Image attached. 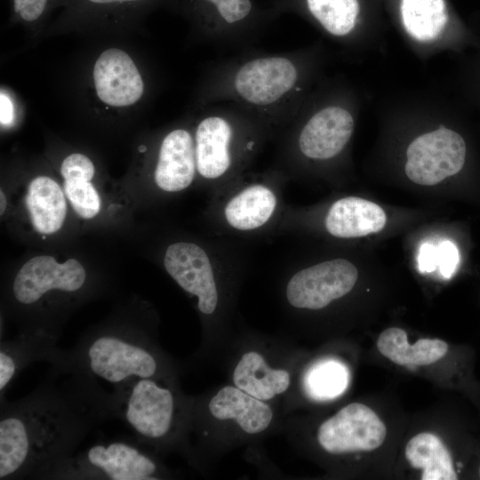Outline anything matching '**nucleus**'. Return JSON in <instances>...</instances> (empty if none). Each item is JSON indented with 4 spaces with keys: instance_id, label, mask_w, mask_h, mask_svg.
<instances>
[{
    "instance_id": "nucleus-1",
    "label": "nucleus",
    "mask_w": 480,
    "mask_h": 480,
    "mask_svg": "<svg viewBox=\"0 0 480 480\" xmlns=\"http://www.w3.org/2000/svg\"><path fill=\"white\" fill-rule=\"evenodd\" d=\"M64 376L60 382L49 370L26 396L0 401V480L44 479L74 454L94 425L111 418L108 393Z\"/></svg>"
},
{
    "instance_id": "nucleus-2",
    "label": "nucleus",
    "mask_w": 480,
    "mask_h": 480,
    "mask_svg": "<svg viewBox=\"0 0 480 480\" xmlns=\"http://www.w3.org/2000/svg\"><path fill=\"white\" fill-rule=\"evenodd\" d=\"M50 370L71 374L108 394L138 378L162 377L164 362L149 332L116 323L88 331L70 349H60Z\"/></svg>"
},
{
    "instance_id": "nucleus-3",
    "label": "nucleus",
    "mask_w": 480,
    "mask_h": 480,
    "mask_svg": "<svg viewBox=\"0 0 480 480\" xmlns=\"http://www.w3.org/2000/svg\"><path fill=\"white\" fill-rule=\"evenodd\" d=\"M111 418L121 420L144 445L160 447L177 436L179 400L161 377L133 379L109 394Z\"/></svg>"
},
{
    "instance_id": "nucleus-4",
    "label": "nucleus",
    "mask_w": 480,
    "mask_h": 480,
    "mask_svg": "<svg viewBox=\"0 0 480 480\" xmlns=\"http://www.w3.org/2000/svg\"><path fill=\"white\" fill-rule=\"evenodd\" d=\"M134 438H113L63 460L44 480H154L162 477L159 462Z\"/></svg>"
},
{
    "instance_id": "nucleus-5",
    "label": "nucleus",
    "mask_w": 480,
    "mask_h": 480,
    "mask_svg": "<svg viewBox=\"0 0 480 480\" xmlns=\"http://www.w3.org/2000/svg\"><path fill=\"white\" fill-rule=\"evenodd\" d=\"M170 0H66L46 29L63 32L124 33L134 29L156 5Z\"/></svg>"
},
{
    "instance_id": "nucleus-6",
    "label": "nucleus",
    "mask_w": 480,
    "mask_h": 480,
    "mask_svg": "<svg viewBox=\"0 0 480 480\" xmlns=\"http://www.w3.org/2000/svg\"><path fill=\"white\" fill-rule=\"evenodd\" d=\"M90 85L96 102L105 109L124 111L137 106L146 91L140 66L124 49L108 47L94 59Z\"/></svg>"
},
{
    "instance_id": "nucleus-7",
    "label": "nucleus",
    "mask_w": 480,
    "mask_h": 480,
    "mask_svg": "<svg viewBox=\"0 0 480 480\" xmlns=\"http://www.w3.org/2000/svg\"><path fill=\"white\" fill-rule=\"evenodd\" d=\"M86 282L84 267L75 259L58 263L52 256H36L16 274L11 288L14 301L22 307L38 305L50 294L75 295Z\"/></svg>"
},
{
    "instance_id": "nucleus-8",
    "label": "nucleus",
    "mask_w": 480,
    "mask_h": 480,
    "mask_svg": "<svg viewBox=\"0 0 480 480\" xmlns=\"http://www.w3.org/2000/svg\"><path fill=\"white\" fill-rule=\"evenodd\" d=\"M405 173L414 183L436 185L459 172L466 157V144L456 132L441 127L415 139L406 151Z\"/></svg>"
},
{
    "instance_id": "nucleus-9",
    "label": "nucleus",
    "mask_w": 480,
    "mask_h": 480,
    "mask_svg": "<svg viewBox=\"0 0 480 480\" xmlns=\"http://www.w3.org/2000/svg\"><path fill=\"white\" fill-rule=\"evenodd\" d=\"M386 434L385 424L376 412L353 403L320 425L317 440L327 452L341 454L375 450L383 444Z\"/></svg>"
},
{
    "instance_id": "nucleus-10",
    "label": "nucleus",
    "mask_w": 480,
    "mask_h": 480,
    "mask_svg": "<svg viewBox=\"0 0 480 480\" xmlns=\"http://www.w3.org/2000/svg\"><path fill=\"white\" fill-rule=\"evenodd\" d=\"M358 272L348 260L336 259L301 269L286 286L288 302L297 308L321 309L355 286Z\"/></svg>"
},
{
    "instance_id": "nucleus-11",
    "label": "nucleus",
    "mask_w": 480,
    "mask_h": 480,
    "mask_svg": "<svg viewBox=\"0 0 480 480\" xmlns=\"http://www.w3.org/2000/svg\"><path fill=\"white\" fill-rule=\"evenodd\" d=\"M164 265L184 291L197 297L201 313L214 312L218 303L217 286L209 257L200 246L185 242L169 245Z\"/></svg>"
},
{
    "instance_id": "nucleus-12",
    "label": "nucleus",
    "mask_w": 480,
    "mask_h": 480,
    "mask_svg": "<svg viewBox=\"0 0 480 480\" xmlns=\"http://www.w3.org/2000/svg\"><path fill=\"white\" fill-rule=\"evenodd\" d=\"M297 70L284 57L252 60L241 67L235 77V88L245 100L255 105L276 102L294 85Z\"/></svg>"
},
{
    "instance_id": "nucleus-13",
    "label": "nucleus",
    "mask_w": 480,
    "mask_h": 480,
    "mask_svg": "<svg viewBox=\"0 0 480 480\" xmlns=\"http://www.w3.org/2000/svg\"><path fill=\"white\" fill-rule=\"evenodd\" d=\"M354 130L350 113L340 107H328L314 115L303 127L299 147L306 156L328 159L338 155Z\"/></svg>"
},
{
    "instance_id": "nucleus-14",
    "label": "nucleus",
    "mask_w": 480,
    "mask_h": 480,
    "mask_svg": "<svg viewBox=\"0 0 480 480\" xmlns=\"http://www.w3.org/2000/svg\"><path fill=\"white\" fill-rule=\"evenodd\" d=\"M196 169L195 142L185 129H175L162 140L154 172L156 185L164 191L187 188Z\"/></svg>"
},
{
    "instance_id": "nucleus-15",
    "label": "nucleus",
    "mask_w": 480,
    "mask_h": 480,
    "mask_svg": "<svg viewBox=\"0 0 480 480\" xmlns=\"http://www.w3.org/2000/svg\"><path fill=\"white\" fill-rule=\"evenodd\" d=\"M387 222L386 213L377 204L348 196L337 200L328 211L325 228L333 236L354 238L378 233Z\"/></svg>"
},
{
    "instance_id": "nucleus-16",
    "label": "nucleus",
    "mask_w": 480,
    "mask_h": 480,
    "mask_svg": "<svg viewBox=\"0 0 480 480\" xmlns=\"http://www.w3.org/2000/svg\"><path fill=\"white\" fill-rule=\"evenodd\" d=\"M60 348L57 341L38 334H18L13 340L0 342V401L20 372L35 362L50 364Z\"/></svg>"
},
{
    "instance_id": "nucleus-17",
    "label": "nucleus",
    "mask_w": 480,
    "mask_h": 480,
    "mask_svg": "<svg viewBox=\"0 0 480 480\" xmlns=\"http://www.w3.org/2000/svg\"><path fill=\"white\" fill-rule=\"evenodd\" d=\"M212 417L218 420H234L248 434L264 431L271 423V408L242 389L226 386L214 395L208 404Z\"/></svg>"
},
{
    "instance_id": "nucleus-18",
    "label": "nucleus",
    "mask_w": 480,
    "mask_h": 480,
    "mask_svg": "<svg viewBox=\"0 0 480 480\" xmlns=\"http://www.w3.org/2000/svg\"><path fill=\"white\" fill-rule=\"evenodd\" d=\"M231 135L229 124L221 117L209 116L198 124L195 148L196 169L201 176L217 179L228 170Z\"/></svg>"
},
{
    "instance_id": "nucleus-19",
    "label": "nucleus",
    "mask_w": 480,
    "mask_h": 480,
    "mask_svg": "<svg viewBox=\"0 0 480 480\" xmlns=\"http://www.w3.org/2000/svg\"><path fill=\"white\" fill-rule=\"evenodd\" d=\"M235 386L260 400H269L290 386V374L269 367L263 356L254 351L245 353L233 372Z\"/></svg>"
},
{
    "instance_id": "nucleus-20",
    "label": "nucleus",
    "mask_w": 480,
    "mask_h": 480,
    "mask_svg": "<svg viewBox=\"0 0 480 480\" xmlns=\"http://www.w3.org/2000/svg\"><path fill=\"white\" fill-rule=\"evenodd\" d=\"M377 348L393 363L414 367L428 365L444 357L448 351V344L440 339H420L409 345L403 329L390 327L380 334Z\"/></svg>"
},
{
    "instance_id": "nucleus-21",
    "label": "nucleus",
    "mask_w": 480,
    "mask_h": 480,
    "mask_svg": "<svg viewBox=\"0 0 480 480\" xmlns=\"http://www.w3.org/2000/svg\"><path fill=\"white\" fill-rule=\"evenodd\" d=\"M34 228L42 234L58 231L65 220L67 205L59 184L46 176L35 178L25 197Z\"/></svg>"
},
{
    "instance_id": "nucleus-22",
    "label": "nucleus",
    "mask_w": 480,
    "mask_h": 480,
    "mask_svg": "<svg viewBox=\"0 0 480 480\" xmlns=\"http://www.w3.org/2000/svg\"><path fill=\"white\" fill-rule=\"evenodd\" d=\"M276 205L273 191L263 185H252L231 198L224 215L234 228L247 231L263 226L272 216Z\"/></svg>"
},
{
    "instance_id": "nucleus-23",
    "label": "nucleus",
    "mask_w": 480,
    "mask_h": 480,
    "mask_svg": "<svg viewBox=\"0 0 480 480\" xmlns=\"http://www.w3.org/2000/svg\"><path fill=\"white\" fill-rule=\"evenodd\" d=\"M405 458L412 468L421 469L422 480L458 479L449 451L435 434L414 436L406 444Z\"/></svg>"
},
{
    "instance_id": "nucleus-24",
    "label": "nucleus",
    "mask_w": 480,
    "mask_h": 480,
    "mask_svg": "<svg viewBox=\"0 0 480 480\" xmlns=\"http://www.w3.org/2000/svg\"><path fill=\"white\" fill-rule=\"evenodd\" d=\"M401 14L405 30L420 41L436 38L448 20L444 0H402Z\"/></svg>"
},
{
    "instance_id": "nucleus-25",
    "label": "nucleus",
    "mask_w": 480,
    "mask_h": 480,
    "mask_svg": "<svg viewBox=\"0 0 480 480\" xmlns=\"http://www.w3.org/2000/svg\"><path fill=\"white\" fill-rule=\"evenodd\" d=\"M349 372L335 359H324L314 364L304 377V388L315 400H331L340 396L348 388Z\"/></svg>"
},
{
    "instance_id": "nucleus-26",
    "label": "nucleus",
    "mask_w": 480,
    "mask_h": 480,
    "mask_svg": "<svg viewBox=\"0 0 480 480\" xmlns=\"http://www.w3.org/2000/svg\"><path fill=\"white\" fill-rule=\"evenodd\" d=\"M311 15L331 34L349 33L359 12L357 0H305Z\"/></svg>"
},
{
    "instance_id": "nucleus-27",
    "label": "nucleus",
    "mask_w": 480,
    "mask_h": 480,
    "mask_svg": "<svg viewBox=\"0 0 480 480\" xmlns=\"http://www.w3.org/2000/svg\"><path fill=\"white\" fill-rule=\"evenodd\" d=\"M188 12L196 19L221 20L228 25L241 23L254 14L252 0H183Z\"/></svg>"
},
{
    "instance_id": "nucleus-28",
    "label": "nucleus",
    "mask_w": 480,
    "mask_h": 480,
    "mask_svg": "<svg viewBox=\"0 0 480 480\" xmlns=\"http://www.w3.org/2000/svg\"><path fill=\"white\" fill-rule=\"evenodd\" d=\"M66 0H9L10 21L22 26L32 37L46 30V24Z\"/></svg>"
},
{
    "instance_id": "nucleus-29",
    "label": "nucleus",
    "mask_w": 480,
    "mask_h": 480,
    "mask_svg": "<svg viewBox=\"0 0 480 480\" xmlns=\"http://www.w3.org/2000/svg\"><path fill=\"white\" fill-rule=\"evenodd\" d=\"M83 179L64 180V190L75 212L84 219L96 216L100 208L99 195L90 182Z\"/></svg>"
},
{
    "instance_id": "nucleus-30",
    "label": "nucleus",
    "mask_w": 480,
    "mask_h": 480,
    "mask_svg": "<svg viewBox=\"0 0 480 480\" xmlns=\"http://www.w3.org/2000/svg\"><path fill=\"white\" fill-rule=\"evenodd\" d=\"M60 173L64 180L83 179L91 180L95 174V166L85 155L72 153L62 161Z\"/></svg>"
},
{
    "instance_id": "nucleus-31",
    "label": "nucleus",
    "mask_w": 480,
    "mask_h": 480,
    "mask_svg": "<svg viewBox=\"0 0 480 480\" xmlns=\"http://www.w3.org/2000/svg\"><path fill=\"white\" fill-rule=\"evenodd\" d=\"M459 263V251L456 245L444 240L437 246V268L445 278H450L455 272Z\"/></svg>"
},
{
    "instance_id": "nucleus-32",
    "label": "nucleus",
    "mask_w": 480,
    "mask_h": 480,
    "mask_svg": "<svg viewBox=\"0 0 480 480\" xmlns=\"http://www.w3.org/2000/svg\"><path fill=\"white\" fill-rule=\"evenodd\" d=\"M0 121L1 125L7 127L13 124L16 118V104L11 93L1 89L0 93Z\"/></svg>"
},
{
    "instance_id": "nucleus-33",
    "label": "nucleus",
    "mask_w": 480,
    "mask_h": 480,
    "mask_svg": "<svg viewBox=\"0 0 480 480\" xmlns=\"http://www.w3.org/2000/svg\"><path fill=\"white\" fill-rule=\"evenodd\" d=\"M418 267L420 272H431L437 268V247L424 244L420 246L418 256Z\"/></svg>"
},
{
    "instance_id": "nucleus-34",
    "label": "nucleus",
    "mask_w": 480,
    "mask_h": 480,
    "mask_svg": "<svg viewBox=\"0 0 480 480\" xmlns=\"http://www.w3.org/2000/svg\"><path fill=\"white\" fill-rule=\"evenodd\" d=\"M0 213L3 214L6 208V197L2 190L0 191Z\"/></svg>"
}]
</instances>
